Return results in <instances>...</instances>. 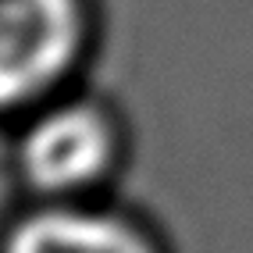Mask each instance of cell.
<instances>
[{
	"label": "cell",
	"instance_id": "cell-1",
	"mask_svg": "<svg viewBox=\"0 0 253 253\" xmlns=\"http://www.w3.org/2000/svg\"><path fill=\"white\" fill-rule=\"evenodd\" d=\"M75 43V0H0V107L54 86Z\"/></svg>",
	"mask_w": 253,
	"mask_h": 253
},
{
	"label": "cell",
	"instance_id": "cell-3",
	"mask_svg": "<svg viewBox=\"0 0 253 253\" xmlns=\"http://www.w3.org/2000/svg\"><path fill=\"white\" fill-rule=\"evenodd\" d=\"M7 253H150L132 228L114 217L46 211L18 225Z\"/></svg>",
	"mask_w": 253,
	"mask_h": 253
},
{
	"label": "cell",
	"instance_id": "cell-2",
	"mask_svg": "<svg viewBox=\"0 0 253 253\" xmlns=\"http://www.w3.org/2000/svg\"><path fill=\"white\" fill-rule=\"evenodd\" d=\"M111 139L89 107L54 111L29 132L22 146L25 175L43 189H79L107 164Z\"/></svg>",
	"mask_w": 253,
	"mask_h": 253
}]
</instances>
